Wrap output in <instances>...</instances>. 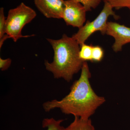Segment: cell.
<instances>
[{
  "instance_id": "6",
  "label": "cell",
  "mask_w": 130,
  "mask_h": 130,
  "mask_svg": "<svg viewBox=\"0 0 130 130\" xmlns=\"http://www.w3.org/2000/svg\"><path fill=\"white\" fill-rule=\"evenodd\" d=\"M106 34L114 38L112 47L115 52L121 51L124 45L130 43V28L116 22H107Z\"/></svg>"
},
{
  "instance_id": "3",
  "label": "cell",
  "mask_w": 130,
  "mask_h": 130,
  "mask_svg": "<svg viewBox=\"0 0 130 130\" xmlns=\"http://www.w3.org/2000/svg\"><path fill=\"white\" fill-rule=\"evenodd\" d=\"M36 16L34 9L21 3L18 7L8 11L6 20V34L14 42L21 38L34 36H23L22 30L24 26L30 23Z\"/></svg>"
},
{
  "instance_id": "11",
  "label": "cell",
  "mask_w": 130,
  "mask_h": 130,
  "mask_svg": "<svg viewBox=\"0 0 130 130\" xmlns=\"http://www.w3.org/2000/svg\"><path fill=\"white\" fill-rule=\"evenodd\" d=\"M93 46L92 45H88L85 43L80 46L79 55L81 60L84 61H92Z\"/></svg>"
},
{
  "instance_id": "16",
  "label": "cell",
  "mask_w": 130,
  "mask_h": 130,
  "mask_svg": "<svg viewBox=\"0 0 130 130\" xmlns=\"http://www.w3.org/2000/svg\"></svg>"
},
{
  "instance_id": "2",
  "label": "cell",
  "mask_w": 130,
  "mask_h": 130,
  "mask_svg": "<svg viewBox=\"0 0 130 130\" xmlns=\"http://www.w3.org/2000/svg\"><path fill=\"white\" fill-rule=\"evenodd\" d=\"M54 51L53 60L44 61L46 70L55 78H63L70 82L73 75L81 70L84 61L79 57L80 46L74 39L66 34L59 40L47 38Z\"/></svg>"
},
{
  "instance_id": "15",
  "label": "cell",
  "mask_w": 130,
  "mask_h": 130,
  "mask_svg": "<svg viewBox=\"0 0 130 130\" xmlns=\"http://www.w3.org/2000/svg\"><path fill=\"white\" fill-rule=\"evenodd\" d=\"M12 60L10 58L3 59L0 58V69L2 71H5L8 69L11 64Z\"/></svg>"
},
{
  "instance_id": "1",
  "label": "cell",
  "mask_w": 130,
  "mask_h": 130,
  "mask_svg": "<svg viewBox=\"0 0 130 130\" xmlns=\"http://www.w3.org/2000/svg\"><path fill=\"white\" fill-rule=\"evenodd\" d=\"M91 74L87 61H84L79 79L73 83L69 94L60 100H54L43 104L45 111L58 108L63 113L71 114L88 119L96 109L105 102L104 97L99 96L90 83Z\"/></svg>"
},
{
  "instance_id": "10",
  "label": "cell",
  "mask_w": 130,
  "mask_h": 130,
  "mask_svg": "<svg viewBox=\"0 0 130 130\" xmlns=\"http://www.w3.org/2000/svg\"><path fill=\"white\" fill-rule=\"evenodd\" d=\"M6 20L4 8L1 7L0 9V48H1L5 41L9 38L6 34Z\"/></svg>"
},
{
  "instance_id": "7",
  "label": "cell",
  "mask_w": 130,
  "mask_h": 130,
  "mask_svg": "<svg viewBox=\"0 0 130 130\" xmlns=\"http://www.w3.org/2000/svg\"><path fill=\"white\" fill-rule=\"evenodd\" d=\"M38 9L48 18L62 19L64 0H34Z\"/></svg>"
},
{
  "instance_id": "14",
  "label": "cell",
  "mask_w": 130,
  "mask_h": 130,
  "mask_svg": "<svg viewBox=\"0 0 130 130\" xmlns=\"http://www.w3.org/2000/svg\"><path fill=\"white\" fill-rule=\"evenodd\" d=\"M81 3L85 7L87 12L94 9L100 5L102 0H76Z\"/></svg>"
},
{
  "instance_id": "5",
  "label": "cell",
  "mask_w": 130,
  "mask_h": 130,
  "mask_svg": "<svg viewBox=\"0 0 130 130\" xmlns=\"http://www.w3.org/2000/svg\"><path fill=\"white\" fill-rule=\"evenodd\" d=\"M84 6L76 0L65 1V6L62 19L67 25L81 28L86 20V12Z\"/></svg>"
},
{
  "instance_id": "9",
  "label": "cell",
  "mask_w": 130,
  "mask_h": 130,
  "mask_svg": "<svg viewBox=\"0 0 130 130\" xmlns=\"http://www.w3.org/2000/svg\"><path fill=\"white\" fill-rule=\"evenodd\" d=\"M64 120H56L53 118L44 119L42 122V126L43 128H46L47 130H64L65 128L61 125Z\"/></svg>"
},
{
  "instance_id": "4",
  "label": "cell",
  "mask_w": 130,
  "mask_h": 130,
  "mask_svg": "<svg viewBox=\"0 0 130 130\" xmlns=\"http://www.w3.org/2000/svg\"><path fill=\"white\" fill-rule=\"evenodd\" d=\"M104 2L103 8L97 17L93 21H87L84 25L79 28L76 33L73 35V38L80 46L85 43L94 32L100 31L103 35L106 34L107 20L109 16H113L116 19L119 18L115 14L111 5L105 0H104Z\"/></svg>"
},
{
  "instance_id": "8",
  "label": "cell",
  "mask_w": 130,
  "mask_h": 130,
  "mask_svg": "<svg viewBox=\"0 0 130 130\" xmlns=\"http://www.w3.org/2000/svg\"><path fill=\"white\" fill-rule=\"evenodd\" d=\"M64 130H95L90 119H84L74 116V120Z\"/></svg>"
},
{
  "instance_id": "13",
  "label": "cell",
  "mask_w": 130,
  "mask_h": 130,
  "mask_svg": "<svg viewBox=\"0 0 130 130\" xmlns=\"http://www.w3.org/2000/svg\"><path fill=\"white\" fill-rule=\"evenodd\" d=\"M104 55V51L101 47L99 46H93L92 61L100 62L103 59Z\"/></svg>"
},
{
  "instance_id": "12",
  "label": "cell",
  "mask_w": 130,
  "mask_h": 130,
  "mask_svg": "<svg viewBox=\"0 0 130 130\" xmlns=\"http://www.w3.org/2000/svg\"><path fill=\"white\" fill-rule=\"evenodd\" d=\"M116 10L128 8L130 9V0H105Z\"/></svg>"
}]
</instances>
